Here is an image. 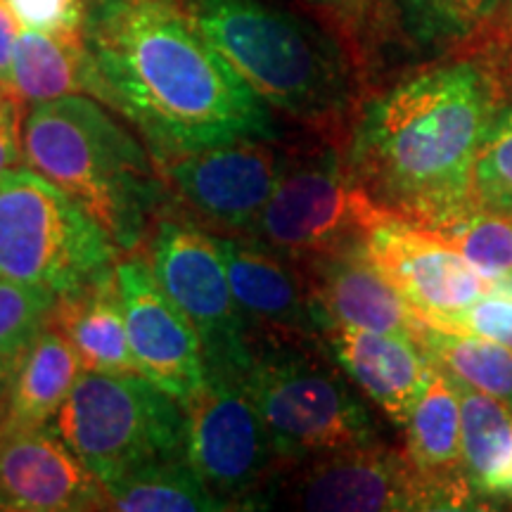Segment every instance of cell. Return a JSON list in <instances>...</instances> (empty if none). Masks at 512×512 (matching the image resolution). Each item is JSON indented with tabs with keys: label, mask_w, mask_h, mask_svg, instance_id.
<instances>
[{
	"label": "cell",
	"mask_w": 512,
	"mask_h": 512,
	"mask_svg": "<svg viewBox=\"0 0 512 512\" xmlns=\"http://www.w3.org/2000/svg\"><path fill=\"white\" fill-rule=\"evenodd\" d=\"M392 216L377 209L351 176L344 143L318 138L287 152L271 200L247 238L299 264L366 240L370 228Z\"/></svg>",
	"instance_id": "ba28073f"
},
{
	"label": "cell",
	"mask_w": 512,
	"mask_h": 512,
	"mask_svg": "<svg viewBox=\"0 0 512 512\" xmlns=\"http://www.w3.org/2000/svg\"><path fill=\"white\" fill-rule=\"evenodd\" d=\"M453 382L460 396L467 486L477 505H512V411L463 382Z\"/></svg>",
	"instance_id": "7402d4cb"
},
{
	"label": "cell",
	"mask_w": 512,
	"mask_h": 512,
	"mask_svg": "<svg viewBox=\"0 0 512 512\" xmlns=\"http://www.w3.org/2000/svg\"><path fill=\"white\" fill-rule=\"evenodd\" d=\"M508 3H510V12H512V0H508Z\"/></svg>",
	"instance_id": "d590c367"
},
{
	"label": "cell",
	"mask_w": 512,
	"mask_h": 512,
	"mask_svg": "<svg viewBox=\"0 0 512 512\" xmlns=\"http://www.w3.org/2000/svg\"><path fill=\"white\" fill-rule=\"evenodd\" d=\"M81 373L79 354L50 323L0 394V432L46 427L60 413Z\"/></svg>",
	"instance_id": "44dd1931"
},
{
	"label": "cell",
	"mask_w": 512,
	"mask_h": 512,
	"mask_svg": "<svg viewBox=\"0 0 512 512\" xmlns=\"http://www.w3.org/2000/svg\"><path fill=\"white\" fill-rule=\"evenodd\" d=\"M406 453L415 470L448 496L453 510L479 508L463 472L460 396L453 377L434 366L420 401L403 425Z\"/></svg>",
	"instance_id": "d6986e66"
},
{
	"label": "cell",
	"mask_w": 512,
	"mask_h": 512,
	"mask_svg": "<svg viewBox=\"0 0 512 512\" xmlns=\"http://www.w3.org/2000/svg\"><path fill=\"white\" fill-rule=\"evenodd\" d=\"M55 430L102 486L188 458L183 403L140 373L83 370L55 415Z\"/></svg>",
	"instance_id": "8992f818"
},
{
	"label": "cell",
	"mask_w": 512,
	"mask_h": 512,
	"mask_svg": "<svg viewBox=\"0 0 512 512\" xmlns=\"http://www.w3.org/2000/svg\"><path fill=\"white\" fill-rule=\"evenodd\" d=\"M10 88L22 102H46L64 95H93L95 72L81 36L19 31Z\"/></svg>",
	"instance_id": "cb8c5ba5"
},
{
	"label": "cell",
	"mask_w": 512,
	"mask_h": 512,
	"mask_svg": "<svg viewBox=\"0 0 512 512\" xmlns=\"http://www.w3.org/2000/svg\"><path fill=\"white\" fill-rule=\"evenodd\" d=\"M22 24L10 8L8 0H0V86L10 88L12 76V57H15V46Z\"/></svg>",
	"instance_id": "836d02e7"
},
{
	"label": "cell",
	"mask_w": 512,
	"mask_h": 512,
	"mask_svg": "<svg viewBox=\"0 0 512 512\" xmlns=\"http://www.w3.org/2000/svg\"><path fill=\"white\" fill-rule=\"evenodd\" d=\"M214 235L249 335L320 342V320L299 266L252 238Z\"/></svg>",
	"instance_id": "2e32d148"
},
{
	"label": "cell",
	"mask_w": 512,
	"mask_h": 512,
	"mask_svg": "<svg viewBox=\"0 0 512 512\" xmlns=\"http://www.w3.org/2000/svg\"><path fill=\"white\" fill-rule=\"evenodd\" d=\"M418 342L439 370L512 411V347L434 325L420 330Z\"/></svg>",
	"instance_id": "484cf974"
},
{
	"label": "cell",
	"mask_w": 512,
	"mask_h": 512,
	"mask_svg": "<svg viewBox=\"0 0 512 512\" xmlns=\"http://www.w3.org/2000/svg\"><path fill=\"white\" fill-rule=\"evenodd\" d=\"M496 290L510 294V297H512V271L505 273L501 280H496Z\"/></svg>",
	"instance_id": "e575fe53"
},
{
	"label": "cell",
	"mask_w": 512,
	"mask_h": 512,
	"mask_svg": "<svg viewBox=\"0 0 512 512\" xmlns=\"http://www.w3.org/2000/svg\"><path fill=\"white\" fill-rule=\"evenodd\" d=\"M278 505L316 512L453 510L444 491L422 477L406 453L382 441L287 467L268 508Z\"/></svg>",
	"instance_id": "8fae6325"
},
{
	"label": "cell",
	"mask_w": 512,
	"mask_h": 512,
	"mask_svg": "<svg viewBox=\"0 0 512 512\" xmlns=\"http://www.w3.org/2000/svg\"><path fill=\"white\" fill-rule=\"evenodd\" d=\"M320 344L366 399L403 430L434 373L418 337L328 325Z\"/></svg>",
	"instance_id": "ac0fdd59"
},
{
	"label": "cell",
	"mask_w": 512,
	"mask_h": 512,
	"mask_svg": "<svg viewBox=\"0 0 512 512\" xmlns=\"http://www.w3.org/2000/svg\"><path fill=\"white\" fill-rule=\"evenodd\" d=\"M143 247L157 283L200 335L207 370L238 377L249 356V328L230 290L216 235L166 202Z\"/></svg>",
	"instance_id": "9c48e42d"
},
{
	"label": "cell",
	"mask_w": 512,
	"mask_h": 512,
	"mask_svg": "<svg viewBox=\"0 0 512 512\" xmlns=\"http://www.w3.org/2000/svg\"><path fill=\"white\" fill-rule=\"evenodd\" d=\"M280 138H245L159 162L169 200L204 228L247 238L287 164Z\"/></svg>",
	"instance_id": "7c38bea8"
},
{
	"label": "cell",
	"mask_w": 512,
	"mask_h": 512,
	"mask_svg": "<svg viewBox=\"0 0 512 512\" xmlns=\"http://www.w3.org/2000/svg\"><path fill=\"white\" fill-rule=\"evenodd\" d=\"M107 510L105 489L55 427L0 432V512Z\"/></svg>",
	"instance_id": "9a60e30c"
},
{
	"label": "cell",
	"mask_w": 512,
	"mask_h": 512,
	"mask_svg": "<svg viewBox=\"0 0 512 512\" xmlns=\"http://www.w3.org/2000/svg\"><path fill=\"white\" fill-rule=\"evenodd\" d=\"M320 332L328 325L377 332H403L418 337L425 320L366 254L363 242L299 261Z\"/></svg>",
	"instance_id": "e0dca14e"
},
{
	"label": "cell",
	"mask_w": 512,
	"mask_h": 512,
	"mask_svg": "<svg viewBox=\"0 0 512 512\" xmlns=\"http://www.w3.org/2000/svg\"><path fill=\"white\" fill-rule=\"evenodd\" d=\"M114 280L124 306L128 344L140 375L174 399L188 403L207 380V361L195 328L157 283L140 252L114 264Z\"/></svg>",
	"instance_id": "4fadbf2b"
},
{
	"label": "cell",
	"mask_w": 512,
	"mask_h": 512,
	"mask_svg": "<svg viewBox=\"0 0 512 512\" xmlns=\"http://www.w3.org/2000/svg\"><path fill=\"white\" fill-rule=\"evenodd\" d=\"M57 294L41 285L0 280V394L53 320Z\"/></svg>",
	"instance_id": "83f0119b"
},
{
	"label": "cell",
	"mask_w": 512,
	"mask_h": 512,
	"mask_svg": "<svg viewBox=\"0 0 512 512\" xmlns=\"http://www.w3.org/2000/svg\"><path fill=\"white\" fill-rule=\"evenodd\" d=\"M0 88H5V86H0Z\"/></svg>",
	"instance_id": "8d00e7d4"
},
{
	"label": "cell",
	"mask_w": 512,
	"mask_h": 512,
	"mask_svg": "<svg viewBox=\"0 0 512 512\" xmlns=\"http://www.w3.org/2000/svg\"><path fill=\"white\" fill-rule=\"evenodd\" d=\"M24 164L74 197L121 254L140 252L169 202L143 138L93 95L36 102L22 124Z\"/></svg>",
	"instance_id": "277c9868"
},
{
	"label": "cell",
	"mask_w": 512,
	"mask_h": 512,
	"mask_svg": "<svg viewBox=\"0 0 512 512\" xmlns=\"http://www.w3.org/2000/svg\"><path fill=\"white\" fill-rule=\"evenodd\" d=\"M434 328L467 332L512 347V297L494 290Z\"/></svg>",
	"instance_id": "4dcf8cb0"
},
{
	"label": "cell",
	"mask_w": 512,
	"mask_h": 512,
	"mask_svg": "<svg viewBox=\"0 0 512 512\" xmlns=\"http://www.w3.org/2000/svg\"><path fill=\"white\" fill-rule=\"evenodd\" d=\"M50 323L72 344L83 370L114 375L140 373L128 344L124 306L114 271L57 297Z\"/></svg>",
	"instance_id": "ffe728a7"
},
{
	"label": "cell",
	"mask_w": 512,
	"mask_h": 512,
	"mask_svg": "<svg viewBox=\"0 0 512 512\" xmlns=\"http://www.w3.org/2000/svg\"><path fill=\"white\" fill-rule=\"evenodd\" d=\"M320 349V342L249 335L247 363L235 377L287 467L380 441L366 403Z\"/></svg>",
	"instance_id": "5b68a950"
},
{
	"label": "cell",
	"mask_w": 512,
	"mask_h": 512,
	"mask_svg": "<svg viewBox=\"0 0 512 512\" xmlns=\"http://www.w3.org/2000/svg\"><path fill=\"white\" fill-rule=\"evenodd\" d=\"M339 46L347 50L366 95L403 48L411 46L403 29L399 0H304Z\"/></svg>",
	"instance_id": "603a6c76"
},
{
	"label": "cell",
	"mask_w": 512,
	"mask_h": 512,
	"mask_svg": "<svg viewBox=\"0 0 512 512\" xmlns=\"http://www.w3.org/2000/svg\"><path fill=\"white\" fill-rule=\"evenodd\" d=\"M24 29L81 36L86 0H8Z\"/></svg>",
	"instance_id": "1f68e13d"
},
{
	"label": "cell",
	"mask_w": 512,
	"mask_h": 512,
	"mask_svg": "<svg viewBox=\"0 0 512 512\" xmlns=\"http://www.w3.org/2000/svg\"><path fill=\"white\" fill-rule=\"evenodd\" d=\"M501 81L475 60L430 64L370 91L351 119L344 157L370 202L392 219L434 228L477 209L475 162Z\"/></svg>",
	"instance_id": "7a4b0ae2"
},
{
	"label": "cell",
	"mask_w": 512,
	"mask_h": 512,
	"mask_svg": "<svg viewBox=\"0 0 512 512\" xmlns=\"http://www.w3.org/2000/svg\"><path fill=\"white\" fill-rule=\"evenodd\" d=\"M456 249L470 266L496 283L512 271V216L489 209H472L458 219L422 228Z\"/></svg>",
	"instance_id": "f1b7e54d"
},
{
	"label": "cell",
	"mask_w": 512,
	"mask_h": 512,
	"mask_svg": "<svg viewBox=\"0 0 512 512\" xmlns=\"http://www.w3.org/2000/svg\"><path fill=\"white\" fill-rule=\"evenodd\" d=\"M363 247L427 325H441L496 290L494 280L467 264L456 249L406 221H380Z\"/></svg>",
	"instance_id": "5bb4252c"
},
{
	"label": "cell",
	"mask_w": 512,
	"mask_h": 512,
	"mask_svg": "<svg viewBox=\"0 0 512 512\" xmlns=\"http://www.w3.org/2000/svg\"><path fill=\"white\" fill-rule=\"evenodd\" d=\"M204 34L273 112L347 140L366 98L347 50L318 19L266 0H183Z\"/></svg>",
	"instance_id": "3957f363"
},
{
	"label": "cell",
	"mask_w": 512,
	"mask_h": 512,
	"mask_svg": "<svg viewBox=\"0 0 512 512\" xmlns=\"http://www.w3.org/2000/svg\"><path fill=\"white\" fill-rule=\"evenodd\" d=\"M107 510L121 512H226L188 458L166 460L136 475L102 486Z\"/></svg>",
	"instance_id": "d4e9b609"
},
{
	"label": "cell",
	"mask_w": 512,
	"mask_h": 512,
	"mask_svg": "<svg viewBox=\"0 0 512 512\" xmlns=\"http://www.w3.org/2000/svg\"><path fill=\"white\" fill-rule=\"evenodd\" d=\"M411 46L444 53L475 38L501 8V0H399Z\"/></svg>",
	"instance_id": "4316f807"
},
{
	"label": "cell",
	"mask_w": 512,
	"mask_h": 512,
	"mask_svg": "<svg viewBox=\"0 0 512 512\" xmlns=\"http://www.w3.org/2000/svg\"><path fill=\"white\" fill-rule=\"evenodd\" d=\"M95 100L131 121L155 162L245 138H280L273 110L183 0H86Z\"/></svg>",
	"instance_id": "6da1fadb"
},
{
	"label": "cell",
	"mask_w": 512,
	"mask_h": 512,
	"mask_svg": "<svg viewBox=\"0 0 512 512\" xmlns=\"http://www.w3.org/2000/svg\"><path fill=\"white\" fill-rule=\"evenodd\" d=\"M477 207L512 216V105H501L475 162Z\"/></svg>",
	"instance_id": "f546056e"
},
{
	"label": "cell",
	"mask_w": 512,
	"mask_h": 512,
	"mask_svg": "<svg viewBox=\"0 0 512 512\" xmlns=\"http://www.w3.org/2000/svg\"><path fill=\"white\" fill-rule=\"evenodd\" d=\"M22 105L12 88H0V178L24 162Z\"/></svg>",
	"instance_id": "d6a6232c"
},
{
	"label": "cell",
	"mask_w": 512,
	"mask_h": 512,
	"mask_svg": "<svg viewBox=\"0 0 512 512\" xmlns=\"http://www.w3.org/2000/svg\"><path fill=\"white\" fill-rule=\"evenodd\" d=\"M183 408L185 453L197 475L228 510H268L287 463L238 380L207 370L200 392Z\"/></svg>",
	"instance_id": "30bf717a"
},
{
	"label": "cell",
	"mask_w": 512,
	"mask_h": 512,
	"mask_svg": "<svg viewBox=\"0 0 512 512\" xmlns=\"http://www.w3.org/2000/svg\"><path fill=\"white\" fill-rule=\"evenodd\" d=\"M117 254L105 228L60 185L29 166L0 178V280L62 297L114 271Z\"/></svg>",
	"instance_id": "52a82bcc"
}]
</instances>
